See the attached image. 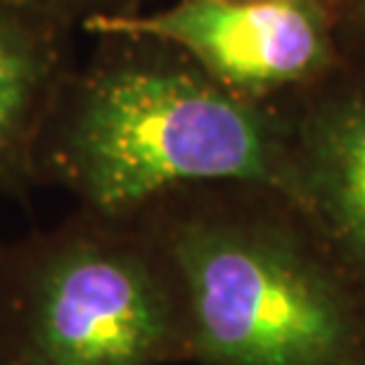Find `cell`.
<instances>
[{
	"label": "cell",
	"mask_w": 365,
	"mask_h": 365,
	"mask_svg": "<svg viewBox=\"0 0 365 365\" xmlns=\"http://www.w3.org/2000/svg\"><path fill=\"white\" fill-rule=\"evenodd\" d=\"M98 53L71 62L34 155L36 185L76 211L135 221L204 185L271 187L309 202L271 119L157 41L88 36Z\"/></svg>",
	"instance_id": "obj_1"
},
{
	"label": "cell",
	"mask_w": 365,
	"mask_h": 365,
	"mask_svg": "<svg viewBox=\"0 0 365 365\" xmlns=\"http://www.w3.org/2000/svg\"><path fill=\"white\" fill-rule=\"evenodd\" d=\"M187 356L178 277L152 232L76 211L0 247V365H164Z\"/></svg>",
	"instance_id": "obj_2"
},
{
	"label": "cell",
	"mask_w": 365,
	"mask_h": 365,
	"mask_svg": "<svg viewBox=\"0 0 365 365\" xmlns=\"http://www.w3.org/2000/svg\"><path fill=\"white\" fill-rule=\"evenodd\" d=\"M204 365H341L354 327L327 275L268 225L192 211L152 230Z\"/></svg>",
	"instance_id": "obj_3"
},
{
	"label": "cell",
	"mask_w": 365,
	"mask_h": 365,
	"mask_svg": "<svg viewBox=\"0 0 365 365\" xmlns=\"http://www.w3.org/2000/svg\"><path fill=\"white\" fill-rule=\"evenodd\" d=\"M78 34L157 41L247 100L302 81L330 53L325 14L313 0H173L100 14Z\"/></svg>",
	"instance_id": "obj_4"
},
{
	"label": "cell",
	"mask_w": 365,
	"mask_h": 365,
	"mask_svg": "<svg viewBox=\"0 0 365 365\" xmlns=\"http://www.w3.org/2000/svg\"><path fill=\"white\" fill-rule=\"evenodd\" d=\"M78 34L38 0H0V195L36 187L34 155Z\"/></svg>",
	"instance_id": "obj_5"
},
{
	"label": "cell",
	"mask_w": 365,
	"mask_h": 365,
	"mask_svg": "<svg viewBox=\"0 0 365 365\" xmlns=\"http://www.w3.org/2000/svg\"><path fill=\"white\" fill-rule=\"evenodd\" d=\"M306 190L365 264V98L330 109L316 123Z\"/></svg>",
	"instance_id": "obj_6"
},
{
	"label": "cell",
	"mask_w": 365,
	"mask_h": 365,
	"mask_svg": "<svg viewBox=\"0 0 365 365\" xmlns=\"http://www.w3.org/2000/svg\"><path fill=\"white\" fill-rule=\"evenodd\" d=\"M69 26H78L100 14H121L138 10V0H38Z\"/></svg>",
	"instance_id": "obj_7"
},
{
	"label": "cell",
	"mask_w": 365,
	"mask_h": 365,
	"mask_svg": "<svg viewBox=\"0 0 365 365\" xmlns=\"http://www.w3.org/2000/svg\"><path fill=\"white\" fill-rule=\"evenodd\" d=\"M0 247H3V245H0Z\"/></svg>",
	"instance_id": "obj_8"
}]
</instances>
